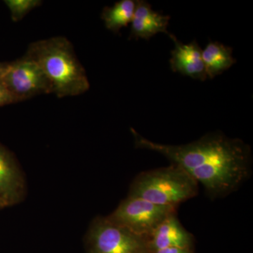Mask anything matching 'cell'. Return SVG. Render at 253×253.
I'll list each match as a JSON object with an SVG mask.
<instances>
[{"instance_id": "cell-2", "label": "cell", "mask_w": 253, "mask_h": 253, "mask_svg": "<svg viewBox=\"0 0 253 253\" xmlns=\"http://www.w3.org/2000/svg\"><path fill=\"white\" fill-rule=\"evenodd\" d=\"M28 56L41 67L59 97L77 96L89 89L85 70L66 38L56 37L32 43Z\"/></svg>"}, {"instance_id": "cell-9", "label": "cell", "mask_w": 253, "mask_h": 253, "mask_svg": "<svg viewBox=\"0 0 253 253\" xmlns=\"http://www.w3.org/2000/svg\"><path fill=\"white\" fill-rule=\"evenodd\" d=\"M151 253L166 248L194 249V237L181 225L176 212L168 216L149 236Z\"/></svg>"}, {"instance_id": "cell-4", "label": "cell", "mask_w": 253, "mask_h": 253, "mask_svg": "<svg viewBox=\"0 0 253 253\" xmlns=\"http://www.w3.org/2000/svg\"><path fill=\"white\" fill-rule=\"evenodd\" d=\"M87 253H151L149 239L111 222L106 217H96L86 236Z\"/></svg>"}, {"instance_id": "cell-7", "label": "cell", "mask_w": 253, "mask_h": 253, "mask_svg": "<svg viewBox=\"0 0 253 253\" xmlns=\"http://www.w3.org/2000/svg\"><path fill=\"white\" fill-rule=\"evenodd\" d=\"M168 35L174 43L169 60L171 69L193 79L206 81L208 77L203 60V49L199 44L196 41L183 44L174 35Z\"/></svg>"}, {"instance_id": "cell-5", "label": "cell", "mask_w": 253, "mask_h": 253, "mask_svg": "<svg viewBox=\"0 0 253 253\" xmlns=\"http://www.w3.org/2000/svg\"><path fill=\"white\" fill-rule=\"evenodd\" d=\"M174 212L176 208L159 206L139 198L128 196L106 217L111 222L149 239L158 226Z\"/></svg>"}, {"instance_id": "cell-12", "label": "cell", "mask_w": 253, "mask_h": 253, "mask_svg": "<svg viewBox=\"0 0 253 253\" xmlns=\"http://www.w3.org/2000/svg\"><path fill=\"white\" fill-rule=\"evenodd\" d=\"M135 6V1L121 0L112 7L105 8L101 16L105 26L110 31L118 33L131 22Z\"/></svg>"}, {"instance_id": "cell-16", "label": "cell", "mask_w": 253, "mask_h": 253, "mask_svg": "<svg viewBox=\"0 0 253 253\" xmlns=\"http://www.w3.org/2000/svg\"><path fill=\"white\" fill-rule=\"evenodd\" d=\"M6 66H7V64H1V63H0V78L2 76L3 73H4Z\"/></svg>"}, {"instance_id": "cell-8", "label": "cell", "mask_w": 253, "mask_h": 253, "mask_svg": "<svg viewBox=\"0 0 253 253\" xmlns=\"http://www.w3.org/2000/svg\"><path fill=\"white\" fill-rule=\"evenodd\" d=\"M22 173L12 156L0 146V199L14 206L22 201L25 194Z\"/></svg>"}, {"instance_id": "cell-14", "label": "cell", "mask_w": 253, "mask_h": 253, "mask_svg": "<svg viewBox=\"0 0 253 253\" xmlns=\"http://www.w3.org/2000/svg\"><path fill=\"white\" fill-rule=\"evenodd\" d=\"M16 102V99L0 82V106Z\"/></svg>"}, {"instance_id": "cell-3", "label": "cell", "mask_w": 253, "mask_h": 253, "mask_svg": "<svg viewBox=\"0 0 253 253\" xmlns=\"http://www.w3.org/2000/svg\"><path fill=\"white\" fill-rule=\"evenodd\" d=\"M198 184L183 168L172 163L168 167L140 173L131 183L128 196L176 208L198 194Z\"/></svg>"}, {"instance_id": "cell-6", "label": "cell", "mask_w": 253, "mask_h": 253, "mask_svg": "<svg viewBox=\"0 0 253 253\" xmlns=\"http://www.w3.org/2000/svg\"><path fill=\"white\" fill-rule=\"evenodd\" d=\"M0 82L17 101L52 93L51 84L39 65L27 55L7 64Z\"/></svg>"}, {"instance_id": "cell-17", "label": "cell", "mask_w": 253, "mask_h": 253, "mask_svg": "<svg viewBox=\"0 0 253 253\" xmlns=\"http://www.w3.org/2000/svg\"><path fill=\"white\" fill-rule=\"evenodd\" d=\"M6 207H8L7 205L5 204V203L4 202V201H2V200L0 199V209Z\"/></svg>"}, {"instance_id": "cell-10", "label": "cell", "mask_w": 253, "mask_h": 253, "mask_svg": "<svg viewBox=\"0 0 253 253\" xmlns=\"http://www.w3.org/2000/svg\"><path fill=\"white\" fill-rule=\"evenodd\" d=\"M170 16L154 11L144 0L136 1L135 10L131 20V38L149 40L159 33L168 34V26Z\"/></svg>"}, {"instance_id": "cell-1", "label": "cell", "mask_w": 253, "mask_h": 253, "mask_svg": "<svg viewBox=\"0 0 253 253\" xmlns=\"http://www.w3.org/2000/svg\"><path fill=\"white\" fill-rule=\"evenodd\" d=\"M131 131L136 148L156 151L180 166L204 186L211 199L234 192L251 174V148L241 139L212 132L189 144L168 145L150 141L134 129Z\"/></svg>"}, {"instance_id": "cell-13", "label": "cell", "mask_w": 253, "mask_h": 253, "mask_svg": "<svg viewBox=\"0 0 253 253\" xmlns=\"http://www.w3.org/2000/svg\"><path fill=\"white\" fill-rule=\"evenodd\" d=\"M4 2L11 11L13 21H18L41 4V1L38 0H6Z\"/></svg>"}, {"instance_id": "cell-11", "label": "cell", "mask_w": 253, "mask_h": 253, "mask_svg": "<svg viewBox=\"0 0 253 253\" xmlns=\"http://www.w3.org/2000/svg\"><path fill=\"white\" fill-rule=\"evenodd\" d=\"M202 56L207 77L211 79L221 75L236 62L232 48L218 42H210L203 50Z\"/></svg>"}, {"instance_id": "cell-15", "label": "cell", "mask_w": 253, "mask_h": 253, "mask_svg": "<svg viewBox=\"0 0 253 253\" xmlns=\"http://www.w3.org/2000/svg\"><path fill=\"white\" fill-rule=\"evenodd\" d=\"M151 253H194V249L191 248H166V249L157 250Z\"/></svg>"}, {"instance_id": "cell-18", "label": "cell", "mask_w": 253, "mask_h": 253, "mask_svg": "<svg viewBox=\"0 0 253 253\" xmlns=\"http://www.w3.org/2000/svg\"></svg>"}]
</instances>
